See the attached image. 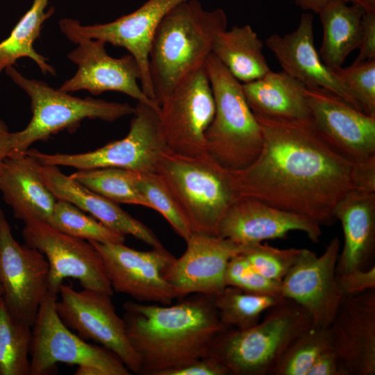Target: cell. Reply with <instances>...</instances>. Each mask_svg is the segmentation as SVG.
Segmentation results:
<instances>
[{"instance_id": "obj_1", "label": "cell", "mask_w": 375, "mask_h": 375, "mask_svg": "<svg viewBox=\"0 0 375 375\" xmlns=\"http://www.w3.org/2000/svg\"><path fill=\"white\" fill-rule=\"evenodd\" d=\"M256 119L262 149L249 166L231 171L239 197L331 226L335 209L347 193L375 192V165H360L342 157L318 135L310 119Z\"/></svg>"}, {"instance_id": "obj_2", "label": "cell", "mask_w": 375, "mask_h": 375, "mask_svg": "<svg viewBox=\"0 0 375 375\" xmlns=\"http://www.w3.org/2000/svg\"><path fill=\"white\" fill-rule=\"evenodd\" d=\"M214 296L196 293L162 305L128 301L122 318L142 375H162L208 355L224 330Z\"/></svg>"}, {"instance_id": "obj_3", "label": "cell", "mask_w": 375, "mask_h": 375, "mask_svg": "<svg viewBox=\"0 0 375 375\" xmlns=\"http://www.w3.org/2000/svg\"><path fill=\"white\" fill-rule=\"evenodd\" d=\"M221 8L208 10L198 0H185L162 19L153 36L149 69L159 106L187 76L203 67L218 35L227 29Z\"/></svg>"}, {"instance_id": "obj_4", "label": "cell", "mask_w": 375, "mask_h": 375, "mask_svg": "<svg viewBox=\"0 0 375 375\" xmlns=\"http://www.w3.org/2000/svg\"><path fill=\"white\" fill-rule=\"evenodd\" d=\"M312 326L308 313L283 297L253 326L244 330L226 328L220 332L207 356L224 364L232 375L271 374L290 342Z\"/></svg>"}, {"instance_id": "obj_5", "label": "cell", "mask_w": 375, "mask_h": 375, "mask_svg": "<svg viewBox=\"0 0 375 375\" xmlns=\"http://www.w3.org/2000/svg\"><path fill=\"white\" fill-rule=\"evenodd\" d=\"M187 219L192 233L217 235L219 222L240 198L231 171L208 153L184 156L168 149L156 172Z\"/></svg>"}, {"instance_id": "obj_6", "label": "cell", "mask_w": 375, "mask_h": 375, "mask_svg": "<svg viewBox=\"0 0 375 375\" xmlns=\"http://www.w3.org/2000/svg\"><path fill=\"white\" fill-rule=\"evenodd\" d=\"M205 67L215 101L214 117L205 133L206 152L229 171L244 169L262 149L260 124L246 101L242 83L212 53Z\"/></svg>"}, {"instance_id": "obj_7", "label": "cell", "mask_w": 375, "mask_h": 375, "mask_svg": "<svg viewBox=\"0 0 375 375\" xmlns=\"http://www.w3.org/2000/svg\"><path fill=\"white\" fill-rule=\"evenodd\" d=\"M5 72L27 94L32 112L27 126L12 133L15 153H25L34 142L47 140L61 131L74 130L84 119L115 122L133 115L135 110V107L127 103L72 96L45 82L23 76L14 66Z\"/></svg>"}, {"instance_id": "obj_8", "label": "cell", "mask_w": 375, "mask_h": 375, "mask_svg": "<svg viewBox=\"0 0 375 375\" xmlns=\"http://www.w3.org/2000/svg\"><path fill=\"white\" fill-rule=\"evenodd\" d=\"M56 299L49 292L45 294L31 326L30 375L53 374L58 362L77 365L76 375L131 374L112 351L66 326L56 312Z\"/></svg>"}, {"instance_id": "obj_9", "label": "cell", "mask_w": 375, "mask_h": 375, "mask_svg": "<svg viewBox=\"0 0 375 375\" xmlns=\"http://www.w3.org/2000/svg\"><path fill=\"white\" fill-rule=\"evenodd\" d=\"M159 110L138 102L128 134L91 151L48 154L29 149L26 153L41 165L77 170L116 167L139 173L156 172L162 155L169 149L160 128Z\"/></svg>"}, {"instance_id": "obj_10", "label": "cell", "mask_w": 375, "mask_h": 375, "mask_svg": "<svg viewBox=\"0 0 375 375\" xmlns=\"http://www.w3.org/2000/svg\"><path fill=\"white\" fill-rule=\"evenodd\" d=\"M159 107L170 151L191 156L207 153L205 133L214 117L215 101L205 65L184 78Z\"/></svg>"}, {"instance_id": "obj_11", "label": "cell", "mask_w": 375, "mask_h": 375, "mask_svg": "<svg viewBox=\"0 0 375 375\" xmlns=\"http://www.w3.org/2000/svg\"><path fill=\"white\" fill-rule=\"evenodd\" d=\"M58 294L56 312L66 326L83 340L112 351L131 374H140L139 358L128 341L124 321L117 315L112 296L83 288L77 291L63 283Z\"/></svg>"}, {"instance_id": "obj_12", "label": "cell", "mask_w": 375, "mask_h": 375, "mask_svg": "<svg viewBox=\"0 0 375 375\" xmlns=\"http://www.w3.org/2000/svg\"><path fill=\"white\" fill-rule=\"evenodd\" d=\"M22 235L25 244L36 249L49 263L48 292L57 296L64 279H76L83 289L112 296L114 291L101 258L88 241L65 234L49 224L25 223Z\"/></svg>"}, {"instance_id": "obj_13", "label": "cell", "mask_w": 375, "mask_h": 375, "mask_svg": "<svg viewBox=\"0 0 375 375\" xmlns=\"http://www.w3.org/2000/svg\"><path fill=\"white\" fill-rule=\"evenodd\" d=\"M310 123L318 135L349 162L375 165V117L322 88H303Z\"/></svg>"}, {"instance_id": "obj_14", "label": "cell", "mask_w": 375, "mask_h": 375, "mask_svg": "<svg viewBox=\"0 0 375 375\" xmlns=\"http://www.w3.org/2000/svg\"><path fill=\"white\" fill-rule=\"evenodd\" d=\"M49 263L26 244H19L0 208V285L10 315L32 326L40 303L48 292Z\"/></svg>"}, {"instance_id": "obj_15", "label": "cell", "mask_w": 375, "mask_h": 375, "mask_svg": "<svg viewBox=\"0 0 375 375\" xmlns=\"http://www.w3.org/2000/svg\"><path fill=\"white\" fill-rule=\"evenodd\" d=\"M183 1L148 0L135 11L108 23L83 25L76 19L64 18L59 27L69 40L87 38L126 49L140 69L143 92L156 103L149 69L151 42L164 16Z\"/></svg>"}, {"instance_id": "obj_16", "label": "cell", "mask_w": 375, "mask_h": 375, "mask_svg": "<svg viewBox=\"0 0 375 375\" xmlns=\"http://www.w3.org/2000/svg\"><path fill=\"white\" fill-rule=\"evenodd\" d=\"M90 242L101 258L114 292L142 303L169 305L177 299L164 276L175 257L165 247L142 251L124 243Z\"/></svg>"}, {"instance_id": "obj_17", "label": "cell", "mask_w": 375, "mask_h": 375, "mask_svg": "<svg viewBox=\"0 0 375 375\" xmlns=\"http://www.w3.org/2000/svg\"><path fill=\"white\" fill-rule=\"evenodd\" d=\"M340 250L338 237L329 241L320 256L301 249L282 280V297L301 306L308 313L313 327H328L340 302L342 295L335 278Z\"/></svg>"}, {"instance_id": "obj_18", "label": "cell", "mask_w": 375, "mask_h": 375, "mask_svg": "<svg viewBox=\"0 0 375 375\" xmlns=\"http://www.w3.org/2000/svg\"><path fill=\"white\" fill-rule=\"evenodd\" d=\"M69 40L77 44L67 55L68 59L77 65V71L62 83L60 90L67 93L87 90L94 95L107 91L119 92L138 102L160 108L139 85L140 69L131 54L113 58L108 54L106 43L99 40L75 37Z\"/></svg>"}, {"instance_id": "obj_19", "label": "cell", "mask_w": 375, "mask_h": 375, "mask_svg": "<svg viewBox=\"0 0 375 375\" xmlns=\"http://www.w3.org/2000/svg\"><path fill=\"white\" fill-rule=\"evenodd\" d=\"M185 252L175 258L164 276L177 299L200 293L215 295L225 287L229 260L244 251L246 246L216 235L192 233L185 241Z\"/></svg>"}, {"instance_id": "obj_20", "label": "cell", "mask_w": 375, "mask_h": 375, "mask_svg": "<svg viewBox=\"0 0 375 375\" xmlns=\"http://www.w3.org/2000/svg\"><path fill=\"white\" fill-rule=\"evenodd\" d=\"M328 328L348 375H374L375 290L342 297Z\"/></svg>"}, {"instance_id": "obj_21", "label": "cell", "mask_w": 375, "mask_h": 375, "mask_svg": "<svg viewBox=\"0 0 375 375\" xmlns=\"http://www.w3.org/2000/svg\"><path fill=\"white\" fill-rule=\"evenodd\" d=\"M293 231L318 242L322 231L315 221L280 210L260 201L240 197L221 219L217 235L244 246L285 238Z\"/></svg>"}, {"instance_id": "obj_22", "label": "cell", "mask_w": 375, "mask_h": 375, "mask_svg": "<svg viewBox=\"0 0 375 375\" xmlns=\"http://www.w3.org/2000/svg\"><path fill=\"white\" fill-rule=\"evenodd\" d=\"M265 44L283 71L305 87L326 89L362 111L333 71L322 60L314 44L313 15L310 12L301 15L295 30L285 35L272 34Z\"/></svg>"}, {"instance_id": "obj_23", "label": "cell", "mask_w": 375, "mask_h": 375, "mask_svg": "<svg viewBox=\"0 0 375 375\" xmlns=\"http://www.w3.org/2000/svg\"><path fill=\"white\" fill-rule=\"evenodd\" d=\"M36 165L42 181L57 199L73 203L115 232L132 235L152 248L164 247L152 230L117 203L65 175L57 166Z\"/></svg>"}, {"instance_id": "obj_24", "label": "cell", "mask_w": 375, "mask_h": 375, "mask_svg": "<svg viewBox=\"0 0 375 375\" xmlns=\"http://www.w3.org/2000/svg\"><path fill=\"white\" fill-rule=\"evenodd\" d=\"M335 216L341 222L344 235L335 274L374 265L375 192H349L338 203Z\"/></svg>"}, {"instance_id": "obj_25", "label": "cell", "mask_w": 375, "mask_h": 375, "mask_svg": "<svg viewBox=\"0 0 375 375\" xmlns=\"http://www.w3.org/2000/svg\"><path fill=\"white\" fill-rule=\"evenodd\" d=\"M0 191L15 217L24 224L47 223L57 201L42 181L36 162L26 153L6 159L0 172Z\"/></svg>"}, {"instance_id": "obj_26", "label": "cell", "mask_w": 375, "mask_h": 375, "mask_svg": "<svg viewBox=\"0 0 375 375\" xmlns=\"http://www.w3.org/2000/svg\"><path fill=\"white\" fill-rule=\"evenodd\" d=\"M303 88L283 71L270 70L255 81L242 83L246 101L255 117L279 121L310 119Z\"/></svg>"}, {"instance_id": "obj_27", "label": "cell", "mask_w": 375, "mask_h": 375, "mask_svg": "<svg viewBox=\"0 0 375 375\" xmlns=\"http://www.w3.org/2000/svg\"><path fill=\"white\" fill-rule=\"evenodd\" d=\"M365 10L342 0H331L318 14L323 28L319 55L330 69L342 65L358 49Z\"/></svg>"}, {"instance_id": "obj_28", "label": "cell", "mask_w": 375, "mask_h": 375, "mask_svg": "<svg viewBox=\"0 0 375 375\" xmlns=\"http://www.w3.org/2000/svg\"><path fill=\"white\" fill-rule=\"evenodd\" d=\"M212 53L240 83L255 81L271 70L263 54V43L249 25L222 31Z\"/></svg>"}, {"instance_id": "obj_29", "label": "cell", "mask_w": 375, "mask_h": 375, "mask_svg": "<svg viewBox=\"0 0 375 375\" xmlns=\"http://www.w3.org/2000/svg\"><path fill=\"white\" fill-rule=\"evenodd\" d=\"M49 0H33L28 11L15 26L10 35L0 42V73L14 66L20 58L33 60L45 74L56 75L55 68L48 59L33 48L34 42L40 37L44 22L53 14V8L46 11Z\"/></svg>"}, {"instance_id": "obj_30", "label": "cell", "mask_w": 375, "mask_h": 375, "mask_svg": "<svg viewBox=\"0 0 375 375\" xmlns=\"http://www.w3.org/2000/svg\"><path fill=\"white\" fill-rule=\"evenodd\" d=\"M281 299L226 286L214 296V303L219 319L225 327L244 330L258 323L262 314Z\"/></svg>"}, {"instance_id": "obj_31", "label": "cell", "mask_w": 375, "mask_h": 375, "mask_svg": "<svg viewBox=\"0 0 375 375\" xmlns=\"http://www.w3.org/2000/svg\"><path fill=\"white\" fill-rule=\"evenodd\" d=\"M137 173L121 168L103 167L77 170L70 176L114 203L151 208L149 202L135 186Z\"/></svg>"}, {"instance_id": "obj_32", "label": "cell", "mask_w": 375, "mask_h": 375, "mask_svg": "<svg viewBox=\"0 0 375 375\" xmlns=\"http://www.w3.org/2000/svg\"><path fill=\"white\" fill-rule=\"evenodd\" d=\"M31 326L14 318L0 297V375H30Z\"/></svg>"}, {"instance_id": "obj_33", "label": "cell", "mask_w": 375, "mask_h": 375, "mask_svg": "<svg viewBox=\"0 0 375 375\" xmlns=\"http://www.w3.org/2000/svg\"><path fill=\"white\" fill-rule=\"evenodd\" d=\"M68 235L99 243H124L125 235L106 226L73 203L57 199L46 223Z\"/></svg>"}, {"instance_id": "obj_34", "label": "cell", "mask_w": 375, "mask_h": 375, "mask_svg": "<svg viewBox=\"0 0 375 375\" xmlns=\"http://www.w3.org/2000/svg\"><path fill=\"white\" fill-rule=\"evenodd\" d=\"M332 348L329 328L312 326L290 342L271 374L307 375L317 358Z\"/></svg>"}, {"instance_id": "obj_35", "label": "cell", "mask_w": 375, "mask_h": 375, "mask_svg": "<svg viewBox=\"0 0 375 375\" xmlns=\"http://www.w3.org/2000/svg\"><path fill=\"white\" fill-rule=\"evenodd\" d=\"M135 186L151 209L158 212L185 241L192 233L190 226L162 178L157 172L137 173Z\"/></svg>"}, {"instance_id": "obj_36", "label": "cell", "mask_w": 375, "mask_h": 375, "mask_svg": "<svg viewBox=\"0 0 375 375\" xmlns=\"http://www.w3.org/2000/svg\"><path fill=\"white\" fill-rule=\"evenodd\" d=\"M332 70L356 99L362 110L375 117V59Z\"/></svg>"}, {"instance_id": "obj_37", "label": "cell", "mask_w": 375, "mask_h": 375, "mask_svg": "<svg viewBox=\"0 0 375 375\" xmlns=\"http://www.w3.org/2000/svg\"><path fill=\"white\" fill-rule=\"evenodd\" d=\"M301 249H278L267 244L246 246L242 253L253 268L272 280L282 281L295 262Z\"/></svg>"}, {"instance_id": "obj_38", "label": "cell", "mask_w": 375, "mask_h": 375, "mask_svg": "<svg viewBox=\"0 0 375 375\" xmlns=\"http://www.w3.org/2000/svg\"><path fill=\"white\" fill-rule=\"evenodd\" d=\"M224 280L226 286L235 287L248 292L282 298V281L269 279L260 274L242 253L229 260Z\"/></svg>"}, {"instance_id": "obj_39", "label": "cell", "mask_w": 375, "mask_h": 375, "mask_svg": "<svg viewBox=\"0 0 375 375\" xmlns=\"http://www.w3.org/2000/svg\"><path fill=\"white\" fill-rule=\"evenodd\" d=\"M338 290L342 295L353 296L375 290V265L367 269H357L335 274Z\"/></svg>"}, {"instance_id": "obj_40", "label": "cell", "mask_w": 375, "mask_h": 375, "mask_svg": "<svg viewBox=\"0 0 375 375\" xmlns=\"http://www.w3.org/2000/svg\"><path fill=\"white\" fill-rule=\"evenodd\" d=\"M228 369L216 358L206 356L167 370L162 375H230Z\"/></svg>"}, {"instance_id": "obj_41", "label": "cell", "mask_w": 375, "mask_h": 375, "mask_svg": "<svg viewBox=\"0 0 375 375\" xmlns=\"http://www.w3.org/2000/svg\"><path fill=\"white\" fill-rule=\"evenodd\" d=\"M358 54L353 63L375 59V12H364Z\"/></svg>"}, {"instance_id": "obj_42", "label": "cell", "mask_w": 375, "mask_h": 375, "mask_svg": "<svg viewBox=\"0 0 375 375\" xmlns=\"http://www.w3.org/2000/svg\"><path fill=\"white\" fill-rule=\"evenodd\" d=\"M307 375H348L342 362L332 348L322 353L315 360Z\"/></svg>"}, {"instance_id": "obj_43", "label": "cell", "mask_w": 375, "mask_h": 375, "mask_svg": "<svg viewBox=\"0 0 375 375\" xmlns=\"http://www.w3.org/2000/svg\"><path fill=\"white\" fill-rule=\"evenodd\" d=\"M12 133L5 122L0 119V172L6 159L15 153Z\"/></svg>"}, {"instance_id": "obj_44", "label": "cell", "mask_w": 375, "mask_h": 375, "mask_svg": "<svg viewBox=\"0 0 375 375\" xmlns=\"http://www.w3.org/2000/svg\"><path fill=\"white\" fill-rule=\"evenodd\" d=\"M301 9L318 14L331 0H293Z\"/></svg>"}, {"instance_id": "obj_45", "label": "cell", "mask_w": 375, "mask_h": 375, "mask_svg": "<svg viewBox=\"0 0 375 375\" xmlns=\"http://www.w3.org/2000/svg\"><path fill=\"white\" fill-rule=\"evenodd\" d=\"M345 3H351L362 8L365 12H375V0H342Z\"/></svg>"}, {"instance_id": "obj_46", "label": "cell", "mask_w": 375, "mask_h": 375, "mask_svg": "<svg viewBox=\"0 0 375 375\" xmlns=\"http://www.w3.org/2000/svg\"><path fill=\"white\" fill-rule=\"evenodd\" d=\"M2 294H3V291H2L1 286L0 285V297L2 296Z\"/></svg>"}]
</instances>
